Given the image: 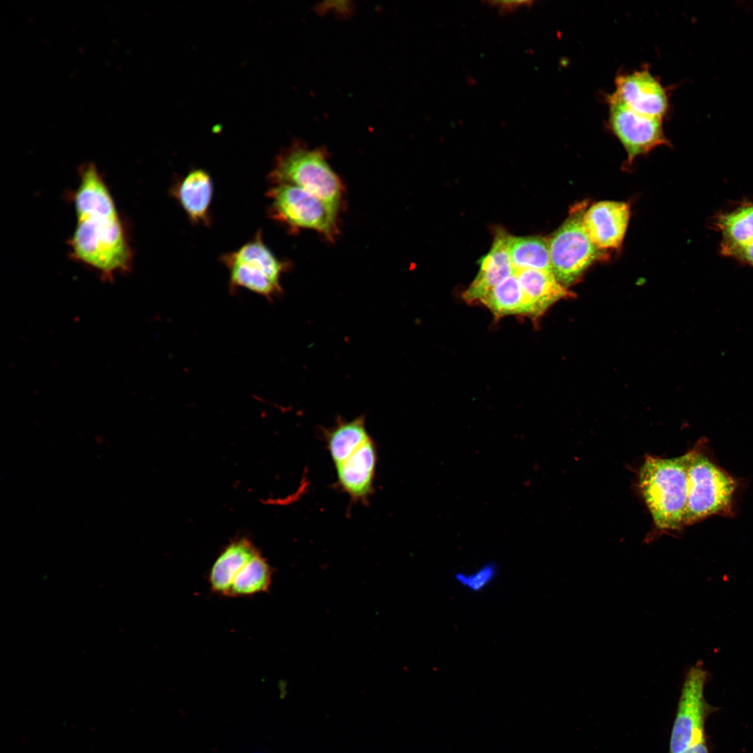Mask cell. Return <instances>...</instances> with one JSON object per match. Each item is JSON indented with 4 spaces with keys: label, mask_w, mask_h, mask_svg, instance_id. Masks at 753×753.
I'll use <instances>...</instances> for the list:
<instances>
[{
    "label": "cell",
    "mask_w": 753,
    "mask_h": 753,
    "mask_svg": "<svg viewBox=\"0 0 753 753\" xmlns=\"http://www.w3.org/2000/svg\"><path fill=\"white\" fill-rule=\"evenodd\" d=\"M79 181L73 195L76 225L68 240L73 259L95 269L112 282L117 273L132 268L133 251L109 189L93 162L79 167Z\"/></svg>",
    "instance_id": "cell-1"
},
{
    "label": "cell",
    "mask_w": 753,
    "mask_h": 753,
    "mask_svg": "<svg viewBox=\"0 0 753 753\" xmlns=\"http://www.w3.org/2000/svg\"><path fill=\"white\" fill-rule=\"evenodd\" d=\"M690 452L678 457H646L639 486L656 526L676 530L684 526L688 494Z\"/></svg>",
    "instance_id": "cell-2"
},
{
    "label": "cell",
    "mask_w": 753,
    "mask_h": 753,
    "mask_svg": "<svg viewBox=\"0 0 753 753\" xmlns=\"http://www.w3.org/2000/svg\"><path fill=\"white\" fill-rule=\"evenodd\" d=\"M268 179L273 185L289 184L301 188L339 211L344 187L322 149H310L295 143L277 157Z\"/></svg>",
    "instance_id": "cell-3"
},
{
    "label": "cell",
    "mask_w": 753,
    "mask_h": 753,
    "mask_svg": "<svg viewBox=\"0 0 753 753\" xmlns=\"http://www.w3.org/2000/svg\"><path fill=\"white\" fill-rule=\"evenodd\" d=\"M586 208L584 201L573 206L548 239L553 274L567 288L578 282L593 264L609 257L607 251L594 245L586 231L583 217Z\"/></svg>",
    "instance_id": "cell-4"
},
{
    "label": "cell",
    "mask_w": 753,
    "mask_h": 753,
    "mask_svg": "<svg viewBox=\"0 0 753 753\" xmlns=\"http://www.w3.org/2000/svg\"><path fill=\"white\" fill-rule=\"evenodd\" d=\"M268 215L292 229H310L333 241L338 212L312 193L296 185H273L266 193Z\"/></svg>",
    "instance_id": "cell-5"
},
{
    "label": "cell",
    "mask_w": 753,
    "mask_h": 753,
    "mask_svg": "<svg viewBox=\"0 0 753 753\" xmlns=\"http://www.w3.org/2000/svg\"><path fill=\"white\" fill-rule=\"evenodd\" d=\"M687 476L684 526L729 510L735 482L707 457L696 451L690 452Z\"/></svg>",
    "instance_id": "cell-6"
},
{
    "label": "cell",
    "mask_w": 753,
    "mask_h": 753,
    "mask_svg": "<svg viewBox=\"0 0 753 753\" xmlns=\"http://www.w3.org/2000/svg\"><path fill=\"white\" fill-rule=\"evenodd\" d=\"M708 672L701 662L687 671L670 738V753H680L706 741L705 722L714 708L704 697Z\"/></svg>",
    "instance_id": "cell-7"
},
{
    "label": "cell",
    "mask_w": 753,
    "mask_h": 753,
    "mask_svg": "<svg viewBox=\"0 0 753 753\" xmlns=\"http://www.w3.org/2000/svg\"><path fill=\"white\" fill-rule=\"evenodd\" d=\"M606 100L608 128L624 147L628 165L657 146L671 145L664 132L663 119L637 113L609 94Z\"/></svg>",
    "instance_id": "cell-8"
},
{
    "label": "cell",
    "mask_w": 753,
    "mask_h": 753,
    "mask_svg": "<svg viewBox=\"0 0 753 753\" xmlns=\"http://www.w3.org/2000/svg\"><path fill=\"white\" fill-rule=\"evenodd\" d=\"M609 94L640 114L663 119L669 111L668 89L647 68L618 73Z\"/></svg>",
    "instance_id": "cell-9"
},
{
    "label": "cell",
    "mask_w": 753,
    "mask_h": 753,
    "mask_svg": "<svg viewBox=\"0 0 753 753\" xmlns=\"http://www.w3.org/2000/svg\"><path fill=\"white\" fill-rule=\"evenodd\" d=\"M630 215L628 203L602 201L586 208L583 223L597 248L604 251L618 250L623 244Z\"/></svg>",
    "instance_id": "cell-10"
},
{
    "label": "cell",
    "mask_w": 753,
    "mask_h": 753,
    "mask_svg": "<svg viewBox=\"0 0 753 753\" xmlns=\"http://www.w3.org/2000/svg\"><path fill=\"white\" fill-rule=\"evenodd\" d=\"M509 235L503 229L496 231L490 250L480 261L477 275L462 294L468 304L480 303L489 291L515 273L508 252Z\"/></svg>",
    "instance_id": "cell-11"
},
{
    "label": "cell",
    "mask_w": 753,
    "mask_h": 753,
    "mask_svg": "<svg viewBox=\"0 0 753 753\" xmlns=\"http://www.w3.org/2000/svg\"><path fill=\"white\" fill-rule=\"evenodd\" d=\"M377 451L372 439L335 466L337 483L353 501H363L373 492Z\"/></svg>",
    "instance_id": "cell-12"
},
{
    "label": "cell",
    "mask_w": 753,
    "mask_h": 753,
    "mask_svg": "<svg viewBox=\"0 0 753 753\" xmlns=\"http://www.w3.org/2000/svg\"><path fill=\"white\" fill-rule=\"evenodd\" d=\"M213 184L211 175L204 169H194L175 183L172 195L195 224L211 223L210 207Z\"/></svg>",
    "instance_id": "cell-13"
},
{
    "label": "cell",
    "mask_w": 753,
    "mask_h": 753,
    "mask_svg": "<svg viewBox=\"0 0 753 753\" xmlns=\"http://www.w3.org/2000/svg\"><path fill=\"white\" fill-rule=\"evenodd\" d=\"M515 273L533 308L535 319L540 318L558 301L575 297V294L561 284L552 272L522 269L515 271Z\"/></svg>",
    "instance_id": "cell-14"
},
{
    "label": "cell",
    "mask_w": 753,
    "mask_h": 753,
    "mask_svg": "<svg viewBox=\"0 0 753 753\" xmlns=\"http://www.w3.org/2000/svg\"><path fill=\"white\" fill-rule=\"evenodd\" d=\"M257 552L252 541L246 538L231 541L218 556L210 569L208 580L211 591L228 597L235 577Z\"/></svg>",
    "instance_id": "cell-15"
},
{
    "label": "cell",
    "mask_w": 753,
    "mask_h": 753,
    "mask_svg": "<svg viewBox=\"0 0 753 753\" xmlns=\"http://www.w3.org/2000/svg\"><path fill=\"white\" fill-rule=\"evenodd\" d=\"M220 259L222 263L231 261L241 264L278 285H281L282 275L289 267V263L278 259L264 243L261 230L238 250L224 254Z\"/></svg>",
    "instance_id": "cell-16"
},
{
    "label": "cell",
    "mask_w": 753,
    "mask_h": 753,
    "mask_svg": "<svg viewBox=\"0 0 753 753\" xmlns=\"http://www.w3.org/2000/svg\"><path fill=\"white\" fill-rule=\"evenodd\" d=\"M480 303L487 307L496 319L508 315L526 316L535 319L533 308L515 273L489 291Z\"/></svg>",
    "instance_id": "cell-17"
},
{
    "label": "cell",
    "mask_w": 753,
    "mask_h": 753,
    "mask_svg": "<svg viewBox=\"0 0 753 753\" xmlns=\"http://www.w3.org/2000/svg\"><path fill=\"white\" fill-rule=\"evenodd\" d=\"M324 435L335 466L344 462L372 439L367 430L363 415L350 421L338 418L334 427L324 429Z\"/></svg>",
    "instance_id": "cell-18"
},
{
    "label": "cell",
    "mask_w": 753,
    "mask_h": 753,
    "mask_svg": "<svg viewBox=\"0 0 753 753\" xmlns=\"http://www.w3.org/2000/svg\"><path fill=\"white\" fill-rule=\"evenodd\" d=\"M508 252L515 271L537 269L552 272L548 240L543 237L510 234Z\"/></svg>",
    "instance_id": "cell-19"
},
{
    "label": "cell",
    "mask_w": 753,
    "mask_h": 753,
    "mask_svg": "<svg viewBox=\"0 0 753 753\" xmlns=\"http://www.w3.org/2000/svg\"><path fill=\"white\" fill-rule=\"evenodd\" d=\"M717 224L723 235L722 251L730 256L753 241V204L720 215Z\"/></svg>",
    "instance_id": "cell-20"
},
{
    "label": "cell",
    "mask_w": 753,
    "mask_h": 753,
    "mask_svg": "<svg viewBox=\"0 0 753 753\" xmlns=\"http://www.w3.org/2000/svg\"><path fill=\"white\" fill-rule=\"evenodd\" d=\"M273 570L267 560L257 552L238 572L231 586L228 597H247L267 592Z\"/></svg>",
    "instance_id": "cell-21"
},
{
    "label": "cell",
    "mask_w": 753,
    "mask_h": 753,
    "mask_svg": "<svg viewBox=\"0 0 753 753\" xmlns=\"http://www.w3.org/2000/svg\"><path fill=\"white\" fill-rule=\"evenodd\" d=\"M498 568L495 563H486L471 572H459L455 575L457 583L471 592L478 593L485 589L496 579Z\"/></svg>",
    "instance_id": "cell-22"
},
{
    "label": "cell",
    "mask_w": 753,
    "mask_h": 753,
    "mask_svg": "<svg viewBox=\"0 0 753 753\" xmlns=\"http://www.w3.org/2000/svg\"><path fill=\"white\" fill-rule=\"evenodd\" d=\"M485 3L492 8L496 9L501 15L512 13L522 8H529L532 6L533 1H486Z\"/></svg>",
    "instance_id": "cell-23"
},
{
    "label": "cell",
    "mask_w": 753,
    "mask_h": 753,
    "mask_svg": "<svg viewBox=\"0 0 753 753\" xmlns=\"http://www.w3.org/2000/svg\"><path fill=\"white\" fill-rule=\"evenodd\" d=\"M730 256L736 257L753 266V241L746 246L733 251Z\"/></svg>",
    "instance_id": "cell-24"
},
{
    "label": "cell",
    "mask_w": 753,
    "mask_h": 753,
    "mask_svg": "<svg viewBox=\"0 0 753 753\" xmlns=\"http://www.w3.org/2000/svg\"><path fill=\"white\" fill-rule=\"evenodd\" d=\"M680 753H708V749L706 741L692 746Z\"/></svg>",
    "instance_id": "cell-25"
}]
</instances>
